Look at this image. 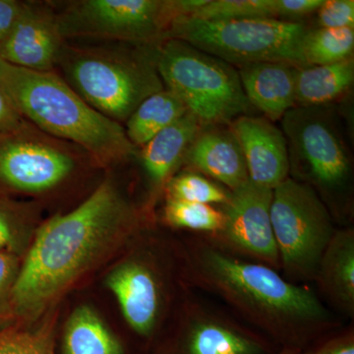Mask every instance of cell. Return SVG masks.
Here are the masks:
<instances>
[{
    "label": "cell",
    "instance_id": "cell-21",
    "mask_svg": "<svg viewBox=\"0 0 354 354\" xmlns=\"http://www.w3.org/2000/svg\"><path fill=\"white\" fill-rule=\"evenodd\" d=\"M64 354H122L120 342L88 306L79 307L67 322Z\"/></svg>",
    "mask_w": 354,
    "mask_h": 354
},
{
    "label": "cell",
    "instance_id": "cell-28",
    "mask_svg": "<svg viewBox=\"0 0 354 354\" xmlns=\"http://www.w3.org/2000/svg\"><path fill=\"white\" fill-rule=\"evenodd\" d=\"M24 218L21 205L0 197V252L17 253Z\"/></svg>",
    "mask_w": 354,
    "mask_h": 354
},
{
    "label": "cell",
    "instance_id": "cell-25",
    "mask_svg": "<svg viewBox=\"0 0 354 354\" xmlns=\"http://www.w3.org/2000/svg\"><path fill=\"white\" fill-rule=\"evenodd\" d=\"M206 21L276 18L274 0H208L189 16Z\"/></svg>",
    "mask_w": 354,
    "mask_h": 354
},
{
    "label": "cell",
    "instance_id": "cell-10",
    "mask_svg": "<svg viewBox=\"0 0 354 354\" xmlns=\"http://www.w3.org/2000/svg\"><path fill=\"white\" fill-rule=\"evenodd\" d=\"M62 38L155 46L172 21L167 0H79L57 13Z\"/></svg>",
    "mask_w": 354,
    "mask_h": 354
},
{
    "label": "cell",
    "instance_id": "cell-2",
    "mask_svg": "<svg viewBox=\"0 0 354 354\" xmlns=\"http://www.w3.org/2000/svg\"><path fill=\"white\" fill-rule=\"evenodd\" d=\"M0 87L25 120L78 147L100 167L138 153L120 123L93 109L55 71H32L0 60Z\"/></svg>",
    "mask_w": 354,
    "mask_h": 354
},
{
    "label": "cell",
    "instance_id": "cell-30",
    "mask_svg": "<svg viewBox=\"0 0 354 354\" xmlns=\"http://www.w3.org/2000/svg\"><path fill=\"white\" fill-rule=\"evenodd\" d=\"M323 0H274L277 19L299 22L297 19L315 13Z\"/></svg>",
    "mask_w": 354,
    "mask_h": 354
},
{
    "label": "cell",
    "instance_id": "cell-18",
    "mask_svg": "<svg viewBox=\"0 0 354 354\" xmlns=\"http://www.w3.org/2000/svg\"><path fill=\"white\" fill-rule=\"evenodd\" d=\"M353 82V57L332 64L300 67L295 79V106H328Z\"/></svg>",
    "mask_w": 354,
    "mask_h": 354
},
{
    "label": "cell",
    "instance_id": "cell-14",
    "mask_svg": "<svg viewBox=\"0 0 354 354\" xmlns=\"http://www.w3.org/2000/svg\"><path fill=\"white\" fill-rule=\"evenodd\" d=\"M297 68L285 62H260L244 65L237 71L251 106L276 121L295 106Z\"/></svg>",
    "mask_w": 354,
    "mask_h": 354
},
{
    "label": "cell",
    "instance_id": "cell-13",
    "mask_svg": "<svg viewBox=\"0 0 354 354\" xmlns=\"http://www.w3.org/2000/svg\"><path fill=\"white\" fill-rule=\"evenodd\" d=\"M230 130L241 146L249 179L253 183L274 190L288 178L286 137L271 120L241 115L230 123Z\"/></svg>",
    "mask_w": 354,
    "mask_h": 354
},
{
    "label": "cell",
    "instance_id": "cell-8",
    "mask_svg": "<svg viewBox=\"0 0 354 354\" xmlns=\"http://www.w3.org/2000/svg\"><path fill=\"white\" fill-rule=\"evenodd\" d=\"M271 221L279 260L286 269L299 277L315 274L335 232L318 192L288 177L272 190Z\"/></svg>",
    "mask_w": 354,
    "mask_h": 354
},
{
    "label": "cell",
    "instance_id": "cell-7",
    "mask_svg": "<svg viewBox=\"0 0 354 354\" xmlns=\"http://www.w3.org/2000/svg\"><path fill=\"white\" fill-rule=\"evenodd\" d=\"M281 121L293 179L325 194L346 190L351 153L335 111L327 106H295Z\"/></svg>",
    "mask_w": 354,
    "mask_h": 354
},
{
    "label": "cell",
    "instance_id": "cell-29",
    "mask_svg": "<svg viewBox=\"0 0 354 354\" xmlns=\"http://www.w3.org/2000/svg\"><path fill=\"white\" fill-rule=\"evenodd\" d=\"M318 28L342 29L354 27L353 0H323L317 9Z\"/></svg>",
    "mask_w": 354,
    "mask_h": 354
},
{
    "label": "cell",
    "instance_id": "cell-32",
    "mask_svg": "<svg viewBox=\"0 0 354 354\" xmlns=\"http://www.w3.org/2000/svg\"><path fill=\"white\" fill-rule=\"evenodd\" d=\"M24 2L0 0V46L3 44L19 17Z\"/></svg>",
    "mask_w": 354,
    "mask_h": 354
},
{
    "label": "cell",
    "instance_id": "cell-6",
    "mask_svg": "<svg viewBox=\"0 0 354 354\" xmlns=\"http://www.w3.org/2000/svg\"><path fill=\"white\" fill-rule=\"evenodd\" d=\"M156 64L167 90L202 127L230 124L252 106L239 71L189 44L178 39L162 41L157 46Z\"/></svg>",
    "mask_w": 354,
    "mask_h": 354
},
{
    "label": "cell",
    "instance_id": "cell-22",
    "mask_svg": "<svg viewBox=\"0 0 354 354\" xmlns=\"http://www.w3.org/2000/svg\"><path fill=\"white\" fill-rule=\"evenodd\" d=\"M258 342L234 328L214 321H203L191 330L187 354H261Z\"/></svg>",
    "mask_w": 354,
    "mask_h": 354
},
{
    "label": "cell",
    "instance_id": "cell-33",
    "mask_svg": "<svg viewBox=\"0 0 354 354\" xmlns=\"http://www.w3.org/2000/svg\"><path fill=\"white\" fill-rule=\"evenodd\" d=\"M24 118L0 87V133L13 131L24 123Z\"/></svg>",
    "mask_w": 354,
    "mask_h": 354
},
{
    "label": "cell",
    "instance_id": "cell-11",
    "mask_svg": "<svg viewBox=\"0 0 354 354\" xmlns=\"http://www.w3.org/2000/svg\"><path fill=\"white\" fill-rule=\"evenodd\" d=\"M272 189L249 179L230 193L221 232L232 245L276 265L279 257L272 227Z\"/></svg>",
    "mask_w": 354,
    "mask_h": 354
},
{
    "label": "cell",
    "instance_id": "cell-23",
    "mask_svg": "<svg viewBox=\"0 0 354 354\" xmlns=\"http://www.w3.org/2000/svg\"><path fill=\"white\" fill-rule=\"evenodd\" d=\"M353 28H308L301 44L305 66L332 64L342 62L353 57Z\"/></svg>",
    "mask_w": 354,
    "mask_h": 354
},
{
    "label": "cell",
    "instance_id": "cell-17",
    "mask_svg": "<svg viewBox=\"0 0 354 354\" xmlns=\"http://www.w3.org/2000/svg\"><path fill=\"white\" fill-rule=\"evenodd\" d=\"M201 128L188 113L141 147L140 160L153 188L160 189L169 183Z\"/></svg>",
    "mask_w": 354,
    "mask_h": 354
},
{
    "label": "cell",
    "instance_id": "cell-36",
    "mask_svg": "<svg viewBox=\"0 0 354 354\" xmlns=\"http://www.w3.org/2000/svg\"><path fill=\"white\" fill-rule=\"evenodd\" d=\"M279 354H295V351H283V353H281Z\"/></svg>",
    "mask_w": 354,
    "mask_h": 354
},
{
    "label": "cell",
    "instance_id": "cell-1",
    "mask_svg": "<svg viewBox=\"0 0 354 354\" xmlns=\"http://www.w3.org/2000/svg\"><path fill=\"white\" fill-rule=\"evenodd\" d=\"M136 221L131 205L111 179L77 208L46 221L9 295L12 315L34 316L113 248Z\"/></svg>",
    "mask_w": 354,
    "mask_h": 354
},
{
    "label": "cell",
    "instance_id": "cell-24",
    "mask_svg": "<svg viewBox=\"0 0 354 354\" xmlns=\"http://www.w3.org/2000/svg\"><path fill=\"white\" fill-rule=\"evenodd\" d=\"M165 218L176 227L189 228L202 232H221L225 223L223 212L212 205L181 201L167 198Z\"/></svg>",
    "mask_w": 354,
    "mask_h": 354
},
{
    "label": "cell",
    "instance_id": "cell-12",
    "mask_svg": "<svg viewBox=\"0 0 354 354\" xmlns=\"http://www.w3.org/2000/svg\"><path fill=\"white\" fill-rule=\"evenodd\" d=\"M64 44L57 13L46 4L24 2L15 25L0 46V60L32 71H55Z\"/></svg>",
    "mask_w": 354,
    "mask_h": 354
},
{
    "label": "cell",
    "instance_id": "cell-31",
    "mask_svg": "<svg viewBox=\"0 0 354 354\" xmlns=\"http://www.w3.org/2000/svg\"><path fill=\"white\" fill-rule=\"evenodd\" d=\"M19 269L16 254L0 252V302H4V297L10 295Z\"/></svg>",
    "mask_w": 354,
    "mask_h": 354
},
{
    "label": "cell",
    "instance_id": "cell-9",
    "mask_svg": "<svg viewBox=\"0 0 354 354\" xmlns=\"http://www.w3.org/2000/svg\"><path fill=\"white\" fill-rule=\"evenodd\" d=\"M85 160L92 158L78 147L25 120L17 129L0 133V189L24 194L50 192L68 181Z\"/></svg>",
    "mask_w": 354,
    "mask_h": 354
},
{
    "label": "cell",
    "instance_id": "cell-27",
    "mask_svg": "<svg viewBox=\"0 0 354 354\" xmlns=\"http://www.w3.org/2000/svg\"><path fill=\"white\" fill-rule=\"evenodd\" d=\"M0 354H53V325L48 322L37 330H0Z\"/></svg>",
    "mask_w": 354,
    "mask_h": 354
},
{
    "label": "cell",
    "instance_id": "cell-35",
    "mask_svg": "<svg viewBox=\"0 0 354 354\" xmlns=\"http://www.w3.org/2000/svg\"><path fill=\"white\" fill-rule=\"evenodd\" d=\"M12 315L8 302H0V322L10 318Z\"/></svg>",
    "mask_w": 354,
    "mask_h": 354
},
{
    "label": "cell",
    "instance_id": "cell-5",
    "mask_svg": "<svg viewBox=\"0 0 354 354\" xmlns=\"http://www.w3.org/2000/svg\"><path fill=\"white\" fill-rule=\"evenodd\" d=\"M307 30L304 23L277 18L206 21L181 16L171 21L164 41L178 39L239 68L260 62L300 68L305 66L301 44Z\"/></svg>",
    "mask_w": 354,
    "mask_h": 354
},
{
    "label": "cell",
    "instance_id": "cell-26",
    "mask_svg": "<svg viewBox=\"0 0 354 354\" xmlns=\"http://www.w3.org/2000/svg\"><path fill=\"white\" fill-rule=\"evenodd\" d=\"M169 198L200 204H227L230 195L220 186L194 172H184L167 183Z\"/></svg>",
    "mask_w": 354,
    "mask_h": 354
},
{
    "label": "cell",
    "instance_id": "cell-16",
    "mask_svg": "<svg viewBox=\"0 0 354 354\" xmlns=\"http://www.w3.org/2000/svg\"><path fill=\"white\" fill-rule=\"evenodd\" d=\"M184 162L232 191L249 180L241 146L230 129L201 130L188 149Z\"/></svg>",
    "mask_w": 354,
    "mask_h": 354
},
{
    "label": "cell",
    "instance_id": "cell-19",
    "mask_svg": "<svg viewBox=\"0 0 354 354\" xmlns=\"http://www.w3.org/2000/svg\"><path fill=\"white\" fill-rule=\"evenodd\" d=\"M319 281L335 302L353 311L354 234L353 230L335 232L319 263Z\"/></svg>",
    "mask_w": 354,
    "mask_h": 354
},
{
    "label": "cell",
    "instance_id": "cell-34",
    "mask_svg": "<svg viewBox=\"0 0 354 354\" xmlns=\"http://www.w3.org/2000/svg\"><path fill=\"white\" fill-rule=\"evenodd\" d=\"M308 354H354L353 337H339Z\"/></svg>",
    "mask_w": 354,
    "mask_h": 354
},
{
    "label": "cell",
    "instance_id": "cell-4",
    "mask_svg": "<svg viewBox=\"0 0 354 354\" xmlns=\"http://www.w3.org/2000/svg\"><path fill=\"white\" fill-rule=\"evenodd\" d=\"M157 46L150 53H135L65 44L57 67L93 109L127 122L144 100L164 88L156 64Z\"/></svg>",
    "mask_w": 354,
    "mask_h": 354
},
{
    "label": "cell",
    "instance_id": "cell-3",
    "mask_svg": "<svg viewBox=\"0 0 354 354\" xmlns=\"http://www.w3.org/2000/svg\"><path fill=\"white\" fill-rule=\"evenodd\" d=\"M199 278L270 329L304 328L325 318L314 293L288 283L266 266L234 259L212 248L199 254Z\"/></svg>",
    "mask_w": 354,
    "mask_h": 354
},
{
    "label": "cell",
    "instance_id": "cell-15",
    "mask_svg": "<svg viewBox=\"0 0 354 354\" xmlns=\"http://www.w3.org/2000/svg\"><path fill=\"white\" fill-rule=\"evenodd\" d=\"M106 285L130 327L140 335L150 334L160 304L157 281L150 270L139 263H127L111 272Z\"/></svg>",
    "mask_w": 354,
    "mask_h": 354
},
{
    "label": "cell",
    "instance_id": "cell-20",
    "mask_svg": "<svg viewBox=\"0 0 354 354\" xmlns=\"http://www.w3.org/2000/svg\"><path fill=\"white\" fill-rule=\"evenodd\" d=\"M188 113L183 102L167 88L151 95L130 115L124 128L132 145L141 148L160 131Z\"/></svg>",
    "mask_w": 354,
    "mask_h": 354
}]
</instances>
